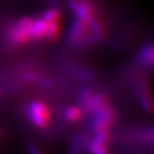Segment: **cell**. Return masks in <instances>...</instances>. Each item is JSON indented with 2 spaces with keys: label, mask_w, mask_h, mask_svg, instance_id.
Masks as SVG:
<instances>
[{
  "label": "cell",
  "mask_w": 154,
  "mask_h": 154,
  "mask_svg": "<svg viewBox=\"0 0 154 154\" xmlns=\"http://www.w3.org/2000/svg\"><path fill=\"white\" fill-rule=\"evenodd\" d=\"M33 19L30 17H21L16 22L11 24L7 28L6 36L8 41L13 45L25 44L30 40L29 30Z\"/></svg>",
  "instance_id": "cell-1"
},
{
  "label": "cell",
  "mask_w": 154,
  "mask_h": 154,
  "mask_svg": "<svg viewBox=\"0 0 154 154\" xmlns=\"http://www.w3.org/2000/svg\"><path fill=\"white\" fill-rule=\"evenodd\" d=\"M28 119L39 128H45L49 124L50 112L48 107L40 101H32L26 108Z\"/></svg>",
  "instance_id": "cell-2"
},
{
  "label": "cell",
  "mask_w": 154,
  "mask_h": 154,
  "mask_svg": "<svg viewBox=\"0 0 154 154\" xmlns=\"http://www.w3.org/2000/svg\"><path fill=\"white\" fill-rule=\"evenodd\" d=\"M113 121H114V110L108 104H106L93 112V117L91 119V130L95 133L108 130Z\"/></svg>",
  "instance_id": "cell-3"
},
{
  "label": "cell",
  "mask_w": 154,
  "mask_h": 154,
  "mask_svg": "<svg viewBox=\"0 0 154 154\" xmlns=\"http://www.w3.org/2000/svg\"><path fill=\"white\" fill-rule=\"evenodd\" d=\"M88 32V24L75 17L70 25L68 35H67V42L75 47L81 46L82 43H86Z\"/></svg>",
  "instance_id": "cell-4"
},
{
  "label": "cell",
  "mask_w": 154,
  "mask_h": 154,
  "mask_svg": "<svg viewBox=\"0 0 154 154\" xmlns=\"http://www.w3.org/2000/svg\"><path fill=\"white\" fill-rule=\"evenodd\" d=\"M67 4L76 18L83 22L88 24L94 18V7L90 0H68Z\"/></svg>",
  "instance_id": "cell-5"
},
{
  "label": "cell",
  "mask_w": 154,
  "mask_h": 154,
  "mask_svg": "<svg viewBox=\"0 0 154 154\" xmlns=\"http://www.w3.org/2000/svg\"><path fill=\"white\" fill-rule=\"evenodd\" d=\"M110 141L108 130L96 132L87 145L89 154H107V144Z\"/></svg>",
  "instance_id": "cell-6"
},
{
  "label": "cell",
  "mask_w": 154,
  "mask_h": 154,
  "mask_svg": "<svg viewBox=\"0 0 154 154\" xmlns=\"http://www.w3.org/2000/svg\"><path fill=\"white\" fill-rule=\"evenodd\" d=\"M109 98L106 94L99 93V94H93L86 102L83 104L82 107L85 111L87 112H94L95 110L102 107L106 104H108Z\"/></svg>",
  "instance_id": "cell-7"
},
{
  "label": "cell",
  "mask_w": 154,
  "mask_h": 154,
  "mask_svg": "<svg viewBox=\"0 0 154 154\" xmlns=\"http://www.w3.org/2000/svg\"><path fill=\"white\" fill-rule=\"evenodd\" d=\"M88 29H89V34H88L89 43L98 42L104 37V27L102 25V23L100 22V20H98L97 18L94 17L88 23Z\"/></svg>",
  "instance_id": "cell-8"
},
{
  "label": "cell",
  "mask_w": 154,
  "mask_h": 154,
  "mask_svg": "<svg viewBox=\"0 0 154 154\" xmlns=\"http://www.w3.org/2000/svg\"><path fill=\"white\" fill-rule=\"evenodd\" d=\"M46 28H47V22L42 17L33 19L31 27L29 30L30 40H38L45 36Z\"/></svg>",
  "instance_id": "cell-9"
},
{
  "label": "cell",
  "mask_w": 154,
  "mask_h": 154,
  "mask_svg": "<svg viewBox=\"0 0 154 154\" xmlns=\"http://www.w3.org/2000/svg\"><path fill=\"white\" fill-rule=\"evenodd\" d=\"M154 49L153 45L151 43L146 44L144 47L141 49L139 54H138V59L140 63L145 67H151L154 62Z\"/></svg>",
  "instance_id": "cell-10"
},
{
  "label": "cell",
  "mask_w": 154,
  "mask_h": 154,
  "mask_svg": "<svg viewBox=\"0 0 154 154\" xmlns=\"http://www.w3.org/2000/svg\"><path fill=\"white\" fill-rule=\"evenodd\" d=\"M82 117V110L76 106H69L64 111V118L69 122H75Z\"/></svg>",
  "instance_id": "cell-11"
},
{
  "label": "cell",
  "mask_w": 154,
  "mask_h": 154,
  "mask_svg": "<svg viewBox=\"0 0 154 154\" xmlns=\"http://www.w3.org/2000/svg\"><path fill=\"white\" fill-rule=\"evenodd\" d=\"M59 31H60V26L58 22L47 23V28H46L44 37L47 38L49 41H55L58 38V36H59Z\"/></svg>",
  "instance_id": "cell-12"
},
{
  "label": "cell",
  "mask_w": 154,
  "mask_h": 154,
  "mask_svg": "<svg viewBox=\"0 0 154 154\" xmlns=\"http://www.w3.org/2000/svg\"><path fill=\"white\" fill-rule=\"evenodd\" d=\"M42 18L44 19L47 23L50 22H58L60 18V13L57 9L50 8L48 10H46L42 15Z\"/></svg>",
  "instance_id": "cell-13"
},
{
  "label": "cell",
  "mask_w": 154,
  "mask_h": 154,
  "mask_svg": "<svg viewBox=\"0 0 154 154\" xmlns=\"http://www.w3.org/2000/svg\"><path fill=\"white\" fill-rule=\"evenodd\" d=\"M82 149V141L80 137L74 136L72 138L71 144H70V154H80Z\"/></svg>",
  "instance_id": "cell-14"
},
{
  "label": "cell",
  "mask_w": 154,
  "mask_h": 154,
  "mask_svg": "<svg viewBox=\"0 0 154 154\" xmlns=\"http://www.w3.org/2000/svg\"><path fill=\"white\" fill-rule=\"evenodd\" d=\"M93 94H94V92L92 91V89L83 88L82 90L79 92V95H78V100H79L80 104L83 105V104H84Z\"/></svg>",
  "instance_id": "cell-15"
},
{
  "label": "cell",
  "mask_w": 154,
  "mask_h": 154,
  "mask_svg": "<svg viewBox=\"0 0 154 154\" xmlns=\"http://www.w3.org/2000/svg\"><path fill=\"white\" fill-rule=\"evenodd\" d=\"M141 105L146 111L148 112H151L152 111V100H151V97L149 96L148 94H143L141 96Z\"/></svg>",
  "instance_id": "cell-16"
},
{
  "label": "cell",
  "mask_w": 154,
  "mask_h": 154,
  "mask_svg": "<svg viewBox=\"0 0 154 154\" xmlns=\"http://www.w3.org/2000/svg\"><path fill=\"white\" fill-rule=\"evenodd\" d=\"M21 78L23 80H25V81L32 82V81H34V80H36L37 76H36L35 73H33V72H25L21 75Z\"/></svg>",
  "instance_id": "cell-17"
},
{
  "label": "cell",
  "mask_w": 154,
  "mask_h": 154,
  "mask_svg": "<svg viewBox=\"0 0 154 154\" xmlns=\"http://www.w3.org/2000/svg\"><path fill=\"white\" fill-rule=\"evenodd\" d=\"M41 83L44 86H46V87H50L51 86V80L49 78H46V77H43L41 79Z\"/></svg>",
  "instance_id": "cell-18"
},
{
  "label": "cell",
  "mask_w": 154,
  "mask_h": 154,
  "mask_svg": "<svg viewBox=\"0 0 154 154\" xmlns=\"http://www.w3.org/2000/svg\"><path fill=\"white\" fill-rule=\"evenodd\" d=\"M29 152L30 154H41L34 145H29Z\"/></svg>",
  "instance_id": "cell-19"
},
{
  "label": "cell",
  "mask_w": 154,
  "mask_h": 154,
  "mask_svg": "<svg viewBox=\"0 0 154 154\" xmlns=\"http://www.w3.org/2000/svg\"><path fill=\"white\" fill-rule=\"evenodd\" d=\"M1 134H2V132H1V130H0V136H1Z\"/></svg>",
  "instance_id": "cell-20"
},
{
  "label": "cell",
  "mask_w": 154,
  "mask_h": 154,
  "mask_svg": "<svg viewBox=\"0 0 154 154\" xmlns=\"http://www.w3.org/2000/svg\"><path fill=\"white\" fill-rule=\"evenodd\" d=\"M99 1H103V0H99Z\"/></svg>",
  "instance_id": "cell-21"
}]
</instances>
